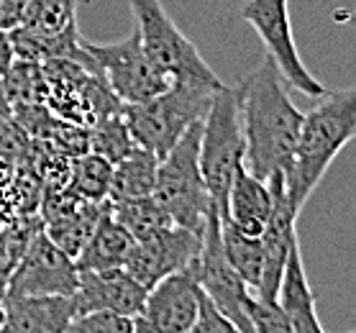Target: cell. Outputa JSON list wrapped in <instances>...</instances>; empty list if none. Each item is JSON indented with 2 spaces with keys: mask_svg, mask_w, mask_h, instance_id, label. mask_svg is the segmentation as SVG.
<instances>
[{
  "mask_svg": "<svg viewBox=\"0 0 356 333\" xmlns=\"http://www.w3.org/2000/svg\"><path fill=\"white\" fill-rule=\"evenodd\" d=\"M236 98L246 138L243 164L261 179L275 172L287 174L305 113L292 103L287 80L269 54L236 88Z\"/></svg>",
  "mask_w": 356,
  "mask_h": 333,
  "instance_id": "cell-1",
  "label": "cell"
},
{
  "mask_svg": "<svg viewBox=\"0 0 356 333\" xmlns=\"http://www.w3.org/2000/svg\"><path fill=\"white\" fill-rule=\"evenodd\" d=\"M356 138V88L328 92L302 115L287 179V195L295 213H302L336 156Z\"/></svg>",
  "mask_w": 356,
  "mask_h": 333,
  "instance_id": "cell-2",
  "label": "cell"
},
{
  "mask_svg": "<svg viewBox=\"0 0 356 333\" xmlns=\"http://www.w3.org/2000/svg\"><path fill=\"white\" fill-rule=\"evenodd\" d=\"M131 13L146 57L167 80L197 88H223L220 77L202 59L197 47L164 10L162 0H131Z\"/></svg>",
  "mask_w": 356,
  "mask_h": 333,
  "instance_id": "cell-3",
  "label": "cell"
},
{
  "mask_svg": "<svg viewBox=\"0 0 356 333\" xmlns=\"http://www.w3.org/2000/svg\"><path fill=\"white\" fill-rule=\"evenodd\" d=\"M213 92L216 88L172 82L170 88L154 98L123 106L121 113L138 147L154 152L162 159L193 123L202 121L213 100Z\"/></svg>",
  "mask_w": 356,
  "mask_h": 333,
  "instance_id": "cell-4",
  "label": "cell"
},
{
  "mask_svg": "<svg viewBox=\"0 0 356 333\" xmlns=\"http://www.w3.org/2000/svg\"><path fill=\"white\" fill-rule=\"evenodd\" d=\"M243 156H246V138H243L236 88L223 85L213 92L208 113L202 115L200 131V172L211 203L218 208L220 218L226 216L231 179Z\"/></svg>",
  "mask_w": 356,
  "mask_h": 333,
  "instance_id": "cell-5",
  "label": "cell"
},
{
  "mask_svg": "<svg viewBox=\"0 0 356 333\" xmlns=\"http://www.w3.org/2000/svg\"><path fill=\"white\" fill-rule=\"evenodd\" d=\"M200 131L202 121L193 123L159 159L154 185V197L170 213L172 223L197 234H202L205 216L213 205L200 172Z\"/></svg>",
  "mask_w": 356,
  "mask_h": 333,
  "instance_id": "cell-6",
  "label": "cell"
},
{
  "mask_svg": "<svg viewBox=\"0 0 356 333\" xmlns=\"http://www.w3.org/2000/svg\"><path fill=\"white\" fill-rule=\"evenodd\" d=\"M238 16L257 31L261 47L267 54L277 62L282 77L290 88L308 98H321L325 92L323 82L316 80L308 72V67L302 62L292 36V21L287 0H243Z\"/></svg>",
  "mask_w": 356,
  "mask_h": 333,
  "instance_id": "cell-7",
  "label": "cell"
},
{
  "mask_svg": "<svg viewBox=\"0 0 356 333\" xmlns=\"http://www.w3.org/2000/svg\"><path fill=\"white\" fill-rule=\"evenodd\" d=\"M85 47L95 59L97 70L103 74V80L108 82V88L118 95L123 106L154 98L172 85L152 65V59L146 57L136 29L126 39L113 41V44H90V41H85Z\"/></svg>",
  "mask_w": 356,
  "mask_h": 333,
  "instance_id": "cell-8",
  "label": "cell"
},
{
  "mask_svg": "<svg viewBox=\"0 0 356 333\" xmlns=\"http://www.w3.org/2000/svg\"><path fill=\"white\" fill-rule=\"evenodd\" d=\"M197 282L220 308V313L236 325L238 333H251L249 318H246V300L251 287L241 279V275L231 267V261L223 254L220 244V213L216 205L205 216L200 241V257H197Z\"/></svg>",
  "mask_w": 356,
  "mask_h": 333,
  "instance_id": "cell-9",
  "label": "cell"
},
{
  "mask_svg": "<svg viewBox=\"0 0 356 333\" xmlns=\"http://www.w3.org/2000/svg\"><path fill=\"white\" fill-rule=\"evenodd\" d=\"M80 282L77 264L44 231L29 238L10 272L6 295H74Z\"/></svg>",
  "mask_w": 356,
  "mask_h": 333,
  "instance_id": "cell-10",
  "label": "cell"
},
{
  "mask_svg": "<svg viewBox=\"0 0 356 333\" xmlns=\"http://www.w3.org/2000/svg\"><path fill=\"white\" fill-rule=\"evenodd\" d=\"M200 300L197 264L167 275L146 290L144 308L134 316L136 331L154 333H190Z\"/></svg>",
  "mask_w": 356,
  "mask_h": 333,
  "instance_id": "cell-11",
  "label": "cell"
},
{
  "mask_svg": "<svg viewBox=\"0 0 356 333\" xmlns=\"http://www.w3.org/2000/svg\"><path fill=\"white\" fill-rule=\"evenodd\" d=\"M200 241L202 234L175 223L152 238L136 241L123 269L149 290L152 284H156L167 275H175L179 269L197 264Z\"/></svg>",
  "mask_w": 356,
  "mask_h": 333,
  "instance_id": "cell-12",
  "label": "cell"
},
{
  "mask_svg": "<svg viewBox=\"0 0 356 333\" xmlns=\"http://www.w3.org/2000/svg\"><path fill=\"white\" fill-rule=\"evenodd\" d=\"M72 300L74 316H82L88 310H115L123 316H138L146 300V287L123 267L80 272Z\"/></svg>",
  "mask_w": 356,
  "mask_h": 333,
  "instance_id": "cell-13",
  "label": "cell"
},
{
  "mask_svg": "<svg viewBox=\"0 0 356 333\" xmlns=\"http://www.w3.org/2000/svg\"><path fill=\"white\" fill-rule=\"evenodd\" d=\"M6 328L16 333H62L74 318L72 295H8Z\"/></svg>",
  "mask_w": 356,
  "mask_h": 333,
  "instance_id": "cell-14",
  "label": "cell"
},
{
  "mask_svg": "<svg viewBox=\"0 0 356 333\" xmlns=\"http://www.w3.org/2000/svg\"><path fill=\"white\" fill-rule=\"evenodd\" d=\"M277 302L284 310V316L290 318L292 333L323 331V323H321L316 308V293L310 287L305 264H302L300 238L290 246V254L284 261V272L282 279H280V290H277Z\"/></svg>",
  "mask_w": 356,
  "mask_h": 333,
  "instance_id": "cell-15",
  "label": "cell"
},
{
  "mask_svg": "<svg viewBox=\"0 0 356 333\" xmlns=\"http://www.w3.org/2000/svg\"><path fill=\"white\" fill-rule=\"evenodd\" d=\"M269 211H272V195H269L267 179L251 174L246 164H238L231 179L226 200V216L234 226H238L243 234L261 236L267 226Z\"/></svg>",
  "mask_w": 356,
  "mask_h": 333,
  "instance_id": "cell-16",
  "label": "cell"
},
{
  "mask_svg": "<svg viewBox=\"0 0 356 333\" xmlns=\"http://www.w3.org/2000/svg\"><path fill=\"white\" fill-rule=\"evenodd\" d=\"M134 244H136L134 236L106 208V213L97 220L95 231L90 234V238L85 241L80 254L74 257L77 272H97V269L123 267L126 259H129L131 249H134Z\"/></svg>",
  "mask_w": 356,
  "mask_h": 333,
  "instance_id": "cell-17",
  "label": "cell"
},
{
  "mask_svg": "<svg viewBox=\"0 0 356 333\" xmlns=\"http://www.w3.org/2000/svg\"><path fill=\"white\" fill-rule=\"evenodd\" d=\"M156 167H159V156L144 147H136L131 154L123 156L121 162L113 164L108 200L154 195Z\"/></svg>",
  "mask_w": 356,
  "mask_h": 333,
  "instance_id": "cell-18",
  "label": "cell"
},
{
  "mask_svg": "<svg viewBox=\"0 0 356 333\" xmlns=\"http://www.w3.org/2000/svg\"><path fill=\"white\" fill-rule=\"evenodd\" d=\"M108 213L134 236V241L152 238V236H156L164 228L175 226L170 213L164 211V205L154 195L108 200Z\"/></svg>",
  "mask_w": 356,
  "mask_h": 333,
  "instance_id": "cell-19",
  "label": "cell"
},
{
  "mask_svg": "<svg viewBox=\"0 0 356 333\" xmlns=\"http://www.w3.org/2000/svg\"><path fill=\"white\" fill-rule=\"evenodd\" d=\"M106 208H108V200H103V203H88V200H82L74 211L65 213V216H59V218L47 220V223H44V234H47L62 252L70 254L74 259V257L80 254L82 246H85V241L90 238V234L95 231L97 220L106 213Z\"/></svg>",
  "mask_w": 356,
  "mask_h": 333,
  "instance_id": "cell-20",
  "label": "cell"
},
{
  "mask_svg": "<svg viewBox=\"0 0 356 333\" xmlns=\"http://www.w3.org/2000/svg\"><path fill=\"white\" fill-rule=\"evenodd\" d=\"M220 244H223V254L231 261V267L241 275L243 282L257 290L261 282V272H264L261 236L243 234L241 228L234 226L228 218H220Z\"/></svg>",
  "mask_w": 356,
  "mask_h": 333,
  "instance_id": "cell-21",
  "label": "cell"
},
{
  "mask_svg": "<svg viewBox=\"0 0 356 333\" xmlns=\"http://www.w3.org/2000/svg\"><path fill=\"white\" fill-rule=\"evenodd\" d=\"M111 174H113V164L103 159L100 154L85 152L80 156H72L67 190H72L80 200L103 203V200H108V193H111Z\"/></svg>",
  "mask_w": 356,
  "mask_h": 333,
  "instance_id": "cell-22",
  "label": "cell"
},
{
  "mask_svg": "<svg viewBox=\"0 0 356 333\" xmlns=\"http://www.w3.org/2000/svg\"><path fill=\"white\" fill-rule=\"evenodd\" d=\"M0 80H3V88H6V95H8L13 111L26 106H47L49 103V85L39 62L13 59L10 70Z\"/></svg>",
  "mask_w": 356,
  "mask_h": 333,
  "instance_id": "cell-23",
  "label": "cell"
},
{
  "mask_svg": "<svg viewBox=\"0 0 356 333\" xmlns=\"http://www.w3.org/2000/svg\"><path fill=\"white\" fill-rule=\"evenodd\" d=\"M121 111L100 118V121L92 123L88 129V149L92 154H100L103 159H108L111 164L121 162L123 156L131 154L138 147L136 141H134V136H131Z\"/></svg>",
  "mask_w": 356,
  "mask_h": 333,
  "instance_id": "cell-24",
  "label": "cell"
},
{
  "mask_svg": "<svg viewBox=\"0 0 356 333\" xmlns=\"http://www.w3.org/2000/svg\"><path fill=\"white\" fill-rule=\"evenodd\" d=\"M77 24V0H29L21 24L36 33H59Z\"/></svg>",
  "mask_w": 356,
  "mask_h": 333,
  "instance_id": "cell-25",
  "label": "cell"
},
{
  "mask_svg": "<svg viewBox=\"0 0 356 333\" xmlns=\"http://www.w3.org/2000/svg\"><path fill=\"white\" fill-rule=\"evenodd\" d=\"M246 318H249L251 333H292L290 318L284 316L280 302L261 295L254 287L246 300Z\"/></svg>",
  "mask_w": 356,
  "mask_h": 333,
  "instance_id": "cell-26",
  "label": "cell"
},
{
  "mask_svg": "<svg viewBox=\"0 0 356 333\" xmlns=\"http://www.w3.org/2000/svg\"><path fill=\"white\" fill-rule=\"evenodd\" d=\"M33 141L13 118L0 123V167L6 170H16L21 164L31 159Z\"/></svg>",
  "mask_w": 356,
  "mask_h": 333,
  "instance_id": "cell-27",
  "label": "cell"
},
{
  "mask_svg": "<svg viewBox=\"0 0 356 333\" xmlns=\"http://www.w3.org/2000/svg\"><path fill=\"white\" fill-rule=\"evenodd\" d=\"M74 333H136L134 316H123L115 310H88L82 316H74L70 323Z\"/></svg>",
  "mask_w": 356,
  "mask_h": 333,
  "instance_id": "cell-28",
  "label": "cell"
},
{
  "mask_svg": "<svg viewBox=\"0 0 356 333\" xmlns=\"http://www.w3.org/2000/svg\"><path fill=\"white\" fill-rule=\"evenodd\" d=\"M190 333H238L236 325L228 320L216 302L205 295L200 287V300H197V316H195L193 331Z\"/></svg>",
  "mask_w": 356,
  "mask_h": 333,
  "instance_id": "cell-29",
  "label": "cell"
},
{
  "mask_svg": "<svg viewBox=\"0 0 356 333\" xmlns=\"http://www.w3.org/2000/svg\"><path fill=\"white\" fill-rule=\"evenodd\" d=\"M26 3L29 0H0V29L3 31H10V29H16L21 24Z\"/></svg>",
  "mask_w": 356,
  "mask_h": 333,
  "instance_id": "cell-30",
  "label": "cell"
},
{
  "mask_svg": "<svg viewBox=\"0 0 356 333\" xmlns=\"http://www.w3.org/2000/svg\"><path fill=\"white\" fill-rule=\"evenodd\" d=\"M16 59V51H13V41H10V33L0 29V77L8 72L10 65Z\"/></svg>",
  "mask_w": 356,
  "mask_h": 333,
  "instance_id": "cell-31",
  "label": "cell"
},
{
  "mask_svg": "<svg viewBox=\"0 0 356 333\" xmlns=\"http://www.w3.org/2000/svg\"><path fill=\"white\" fill-rule=\"evenodd\" d=\"M13 118V106H10L8 95H6V88H3V80H0V123H6Z\"/></svg>",
  "mask_w": 356,
  "mask_h": 333,
  "instance_id": "cell-32",
  "label": "cell"
},
{
  "mask_svg": "<svg viewBox=\"0 0 356 333\" xmlns=\"http://www.w3.org/2000/svg\"><path fill=\"white\" fill-rule=\"evenodd\" d=\"M6 328V305H3V300H0V331Z\"/></svg>",
  "mask_w": 356,
  "mask_h": 333,
  "instance_id": "cell-33",
  "label": "cell"
},
{
  "mask_svg": "<svg viewBox=\"0 0 356 333\" xmlns=\"http://www.w3.org/2000/svg\"><path fill=\"white\" fill-rule=\"evenodd\" d=\"M348 21H356V8H354V16H346Z\"/></svg>",
  "mask_w": 356,
  "mask_h": 333,
  "instance_id": "cell-34",
  "label": "cell"
}]
</instances>
